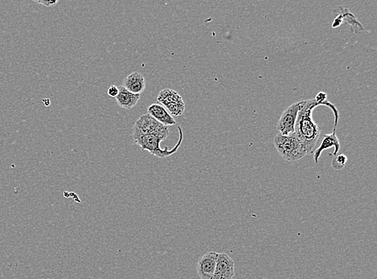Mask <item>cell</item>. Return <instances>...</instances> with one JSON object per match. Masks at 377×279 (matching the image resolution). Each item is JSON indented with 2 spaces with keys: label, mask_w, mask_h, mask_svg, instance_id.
<instances>
[{
  "label": "cell",
  "mask_w": 377,
  "mask_h": 279,
  "mask_svg": "<svg viewBox=\"0 0 377 279\" xmlns=\"http://www.w3.org/2000/svg\"><path fill=\"white\" fill-rule=\"evenodd\" d=\"M118 89H119V93L115 99L120 107L125 109H132L137 105V103H139L141 97L140 94L130 93V91H128L123 86H119Z\"/></svg>",
  "instance_id": "cell-11"
},
{
  "label": "cell",
  "mask_w": 377,
  "mask_h": 279,
  "mask_svg": "<svg viewBox=\"0 0 377 279\" xmlns=\"http://www.w3.org/2000/svg\"><path fill=\"white\" fill-rule=\"evenodd\" d=\"M342 23H343V20H342V16L338 14L337 15V17L334 19L332 23H331V27L333 28H338V27H340Z\"/></svg>",
  "instance_id": "cell-18"
},
{
  "label": "cell",
  "mask_w": 377,
  "mask_h": 279,
  "mask_svg": "<svg viewBox=\"0 0 377 279\" xmlns=\"http://www.w3.org/2000/svg\"><path fill=\"white\" fill-rule=\"evenodd\" d=\"M217 253L208 252L199 258L197 264V274L200 279H213L215 273Z\"/></svg>",
  "instance_id": "cell-7"
},
{
  "label": "cell",
  "mask_w": 377,
  "mask_h": 279,
  "mask_svg": "<svg viewBox=\"0 0 377 279\" xmlns=\"http://www.w3.org/2000/svg\"><path fill=\"white\" fill-rule=\"evenodd\" d=\"M319 105H322L318 103L315 98L304 101L294 126V133L301 141L307 154L312 152L313 148H315L320 137L321 127L315 123L312 119L313 109Z\"/></svg>",
  "instance_id": "cell-1"
},
{
  "label": "cell",
  "mask_w": 377,
  "mask_h": 279,
  "mask_svg": "<svg viewBox=\"0 0 377 279\" xmlns=\"http://www.w3.org/2000/svg\"><path fill=\"white\" fill-rule=\"evenodd\" d=\"M123 86L130 93L141 94L146 88V81L144 75L139 72H134L126 77Z\"/></svg>",
  "instance_id": "cell-8"
},
{
  "label": "cell",
  "mask_w": 377,
  "mask_h": 279,
  "mask_svg": "<svg viewBox=\"0 0 377 279\" xmlns=\"http://www.w3.org/2000/svg\"><path fill=\"white\" fill-rule=\"evenodd\" d=\"M336 130H334L333 132L330 135H326L323 137V140H322L321 144L317 149L314 152V158L316 163H319V158H320L321 153L324 150L329 149L331 147H335L332 156H336L339 153L340 150V140L336 134Z\"/></svg>",
  "instance_id": "cell-10"
},
{
  "label": "cell",
  "mask_w": 377,
  "mask_h": 279,
  "mask_svg": "<svg viewBox=\"0 0 377 279\" xmlns=\"http://www.w3.org/2000/svg\"><path fill=\"white\" fill-rule=\"evenodd\" d=\"M339 14L341 15L342 17L343 23H347L350 26L351 32L355 34L362 35L364 33H368V31L365 30L363 26L361 24L360 22L357 19V17L354 15L349 12V10L344 7H340L338 8Z\"/></svg>",
  "instance_id": "cell-12"
},
{
  "label": "cell",
  "mask_w": 377,
  "mask_h": 279,
  "mask_svg": "<svg viewBox=\"0 0 377 279\" xmlns=\"http://www.w3.org/2000/svg\"><path fill=\"white\" fill-rule=\"evenodd\" d=\"M35 2L39 3V4L44 5L45 7H53V6L57 4L59 1L58 0H55V1H52V0H35Z\"/></svg>",
  "instance_id": "cell-17"
},
{
  "label": "cell",
  "mask_w": 377,
  "mask_h": 279,
  "mask_svg": "<svg viewBox=\"0 0 377 279\" xmlns=\"http://www.w3.org/2000/svg\"><path fill=\"white\" fill-rule=\"evenodd\" d=\"M180 131V140L176 146L171 150L168 149L167 147L164 150L161 149L160 143L167 139L166 135H159V134H150V135H144L143 137L139 138L134 140V142L138 146L141 147L143 151H149L153 156H156L158 158H166L176 153L178 151L179 147L180 146L182 140H183V131L182 129L179 126Z\"/></svg>",
  "instance_id": "cell-3"
},
{
  "label": "cell",
  "mask_w": 377,
  "mask_h": 279,
  "mask_svg": "<svg viewBox=\"0 0 377 279\" xmlns=\"http://www.w3.org/2000/svg\"><path fill=\"white\" fill-rule=\"evenodd\" d=\"M147 112L152 118L159 122L160 123L166 126H174L176 125V122L173 117L167 112V109H165L162 105L154 103L151 104L147 108Z\"/></svg>",
  "instance_id": "cell-9"
},
{
  "label": "cell",
  "mask_w": 377,
  "mask_h": 279,
  "mask_svg": "<svg viewBox=\"0 0 377 279\" xmlns=\"http://www.w3.org/2000/svg\"><path fill=\"white\" fill-rule=\"evenodd\" d=\"M273 143L276 149L285 160L298 161L303 158L307 151L295 133L289 135L278 134L274 137Z\"/></svg>",
  "instance_id": "cell-2"
},
{
  "label": "cell",
  "mask_w": 377,
  "mask_h": 279,
  "mask_svg": "<svg viewBox=\"0 0 377 279\" xmlns=\"http://www.w3.org/2000/svg\"><path fill=\"white\" fill-rule=\"evenodd\" d=\"M150 134H159L168 137L170 131L168 126L156 121L150 114H144L135 122L133 127V140H137Z\"/></svg>",
  "instance_id": "cell-4"
},
{
  "label": "cell",
  "mask_w": 377,
  "mask_h": 279,
  "mask_svg": "<svg viewBox=\"0 0 377 279\" xmlns=\"http://www.w3.org/2000/svg\"><path fill=\"white\" fill-rule=\"evenodd\" d=\"M303 103L304 101L293 103L289 107L285 109L277 125V129L279 134L283 135L294 134L298 114L303 106Z\"/></svg>",
  "instance_id": "cell-5"
},
{
  "label": "cell",
  "mask_w": 377,
  "mask_h": 279,
  "mask_svg": "<svg viewBox=\"0 0 377 279\" xmlns=\"http://www.w3.org/2000/svg\"><path fill=\"white\" fill-rule=\"evenodd\" d=\"M163 107L167 109V112L171 114V116L179 117L183 114L184 109H185V103L183 100H181L180 102L171 103V104L163 106Z\"/></svg>",
  "instance_id": "cell-14"
},
{
  "label": "cell",
  "mask_w": 377,
  "mask_h": 279,
  "mask_svg": "<svg viewBox=\"0 0 377 279\" xmlns=\"http://www.w3.org/2000/svg\"><path fill=\"white\" fill-rule=\"evenodd\" d=\"M118 93H119L118 87H117L116 86H113H113H109L108 90H107V93H108V95H109L110 98H116V97L118 96Z\"/></svg>",
  "instance_id": "cell-16"
},
{
  "label": "cell",
  "mask_w": 377,
  "mask_h": 279,
  "mask_svg": "<svg viewBox=\"0 0 377 279\" xmlns=\"http://www.w3.org/2000/svg\"><path fill=\"white\" fill-rule=\"evenodd\" d=\"M43 103H44V105H45V106H49V105H50V100H49V98L43 99Z\"/></svg>",
  "instance_id": "cell-19"
},
{
  "label": "cell",
  "mask_w": 377,
  "mask_h": 279,
  "mask_svg": "<svg viewBox=\"0 0 377 279\" xmlns=\"http://www.w3.org/2000/svg\"><path fill=\"white\" fill-rule=\"evenodd\" d=\"M235 274V263L225 253L218 254L215 273L213 279H233Z\"/></svg>",
  "instance_id": "cell-6"
},
{
  "label": "cell",
  "mask_w": 377,
  "mask_h": 279,
  "mask_svg": "<svg viewBox=\"0 0 377 279\" xmlns=\"http://www.w3.org/2000/svg\"><path fill=\"white\" fill-rule=\"evenodd\" d=\"M347 162V156L341 154V155H336L332 159L331 166L335 170H342L343 167L346 165Z\"/></svg>",
  "instance_id": "cell-15"
},
{
  "label": "cell",
  "mask_w": 377,
  "mask_h": 279,
  "mask_svg": "<svg viewBox=\"0 0 377 279\" xmlns=\"http://www.w3.org/2000/svg\"><path fill=\"white\" fill-rule=\"evenodd\" d=\"M183 100V98L176 91L170 88H165L163 90L160 91L157 97L158 103H161L160 105L166 106L171 103L180 102Z\"/></svg>",
  "instance_id": "cell-13"
}]
</instances>
